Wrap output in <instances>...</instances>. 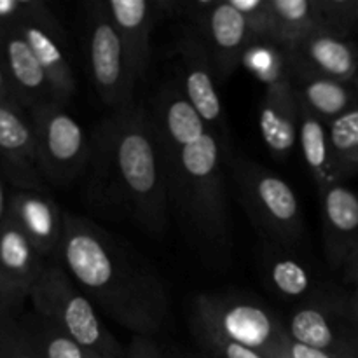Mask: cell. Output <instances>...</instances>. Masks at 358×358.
<instances>
[{"mask_svg":"<svg viewBox=\"0 0 358 358\" xmlns=\"http://www.w3.org/2000/svg\"><path fill=\"white\" fill-rule=\"evenodd\" d=\"M154 131L161 149H178L198 142L210 131L206 122L198 114L182 91L180 84L164 83L154 100L152 112Z\"/></svg>","mask_w":358,"mask_h":358,"instance_id":"ffe728a7","label":"cell"},{"mask_svg":"<svg viewBox=\"0 0 358 358\" xmlns=\"http://www.w3.org/2000/svg\"><path fill=\"white\" fill-rule=\"evenodd\" d=\"M191 329L199 348L205 352V355L208 358H266L261 353L247 348V346H241L238 343L222 338L220 334L213 332L212 329L192 324V322Z\"/></svg>","mask_w":358,"mask_h":358,"instance_id":"4dcf8cb0","label":"cell"},{"mask_svg":"<svg viewBox=\"0 0 358 358\" xmlns=\"http://www.w3.org/2000/svg\"><path fill=\"white\" fill-rule=\"evenodd\" d=\"M13 27L20 30L34 55L37 56L52 87L56 103L66 107L76 94L77 80L70 63L65 34L58 17L49 10L45 3L41 13Z\"/></svg>","mask_w":358,"mask_h":358,"instance_id":"7c38bea8","label":"cell"},{"mask_svg":"<svg viewBox=\"0 0 358 358\" xmlns=\"http://www.w3.org/2000/svg\"><path fill=\"white\" fill-rule=\"evenodd\" d=\"M37 317L51 324L87 352L105 358H122L124 346L101 322L90 297L77 287L58 261L45 264L30 294Z\"/></svg>","mask_w":358,"mask_h":358,"instance_id":"277c9868","label":"cell"},{"mask_svg":"<svg viewBox=\"0 0 358 358\" xmlns=\"http://www.w3.org/2000/svg\"><path fill=\"white\" fill-rule=\"evenodd\" d=\"M238 199L264 240L283 248L299 245L304 222L294 189L273 171L247 157L229 161Z\"/></svg>","mask_w":358,"mask_h":358,"instance_id":"5b68a950","label":"cell"},{"mask_svg":"<svg viewBox=\"0 0 358 358\" xmlns=\"http://www.w3.org/2000/svg\"><path fill=\"white\" fill-rule=\"evenodd\" d=\"M259 129L275 159H287L299 135V101L292 80L264 87L259 107Z\"/></svg>","mask_w":358,"mask_h":358,"instance_id":"44dd1931","label":"cell"},{"mask_svg":"<svg viewBox=\"0 0 358 358\" xmlns=\"http://www.w3.org/2000/svg\"><path fill=\"white\" fill-rule=\"evenodd\" d=\"M86 28L87 62L94 90L112 112L129 107L135 103L133 94L138 79L103 0L86 6Z\"/></svg>","mask_w":358,"mask_h":358,"instance_id":"9c48e42d","label":"cell"},{"mask_svg":"<svg viewBox=\"0 0 358 358\" xmlns=\"http://www.w3.org/2000/svg\"><path fill=\"white\" fill-rule=\"evenodd\" d=\"M177 51L180 56V87L192 107L198 110L210 131L219 138L226 159H233L231 152L229 128H227L226 112L222 98L217 90V72L208 48L201 35L191 24L182 27L177 38Z\"/></svg>","mask_w":358,"mask_h":358,"instance_id":"30bf717a","label":"cell"},{"mask_svg":"<svg viewBox=\"0 0 358 358\" xmlns=\"http://www.w3.org/2000/svg\"><path fill=\"white\" fill-rule=\"evenodd\" d=\"M343 280L352 283V285L358 283V245L353 248V252L346 259L345 266H343Z\"/></svg>","mask_w":358,"mask_h":358,"instance_id":"d590c367","label":"cell"},{"mask_svg":"<svg viewBox=\"0 0 358 358\" xmlns=\"http://www.w3.org/2000/svg\"><path fill=\"white\" fill-rule=\"evenodd\" d=\"M9 198L10 194L7 192L6 178L0 173V226H2V222L7 219V215H9Z\"/></svg>","mask_w":358,"mask_h":358,"instance_id":"74e56055","label":"cell"},{"mask_svg":"<svg viewBox=\"0 0 358 358\" xmlns=\"http://www.w3.org/2000/svg\"><path fill=\"white\" fill-rule=\"evenodd\" d=\"M13 315H20V311L13 306L9 296H7L6 285H3V280L0 276V318L3 317H13Z\"/></svg>","mask_w":358,"mask_h":358,"instance_id":"8d00e7d4","label":"cell"},{"mask_svg":"<svg viewBox=\"0 0 358 358\" xmlns=\"http://www.w3.org/2000/svg\"><path fill=\"white\" fill-rule=\"evenodd\" d=\"M0 100H13L16 101L13 93V87H10L9 80H7L6 73H3L2 66H0Z\"/></svg>","mask_w":358,"mask_h":358,"instance_id":"f35d334b","label":"cell"},{"mask_svg":"<svg viewBox=\"0 0 358 358\" xmlns=\"http://www.w3.org/2000/svg\"><path fill=\"white\" fill-rule=\"evenodd\" d=\"M42 0H0V27L17 24L44 9Z\"/></svg>","mask_w":358,"mask_h":358,"instance_id":"d6a6232c","label":"cell"},{"mask_svg":"<svg viewBox=\"0 0 358 358\" xmlns=\"http://www.w3.org/2000/svg\"><path fill=\"white\" fill-rule=\"evenodd\" d=\"M271 7V41L280 48L294 44L322 27L317 0H269Z\"/></svg>","mask_w":358,"mask_h":358,"instance_id":"d4e9b609","label":"cell"},{"mask_svg":"<svg viewBox=\"0 0 358 358\" xmlns=\"http://www.w3.org/2000/svg\"><path fill=\"white\" fill-rule=\"evenodd\" d=\"M285 358H341L336 357L332 353L322 352V350L311 348V346L303 345V343L294 341L289 336V341H287V350H285Z\"/></svg>","mask_w":358,"mask_h":358,"instance_id":"e575fe53","label":"cell"},{"mask_svg":"<svg viewBox=\"0 0 358 358\" xmlns=\"http://www.w3.org/2000/svg\"><path fill=\"white\" fill-rule=\"evenodd\" d=\"M45 257L38 254L27 234L7 217L0 226V276L7 296L17 311L30 299L34 285L44 271Z\"/></svg>","mask_w":358,"mask_h":358,"instance_id":"d6986e66","label":"cell"},{"mask_svg":"<svg viewBox=\"0 0 358 358\" xmlns=\"http://www.w3.org/2000/svg\"><path fill=\"white\" fill-rule=\"evenodd\" d=\"M325 259L332 269H343L358 245V191L343 182L318 189Z\"/></svg>","mask_w":358,"mask_h":358,"instance_id":"2e32d148","label":"cell"},{"mask_svg":"<svg viewBox=\"0 0 358 358\" xmlns=\"http://www.w3.org/2000/svg\"><path fill=\"white\" fill-rule=\"evenodd\" d=\"M86 198L128 215L152 236L170 226V198L150 112L133 103L101 119L91 136Z\"/></svg>","mask_w":358,"mask_h":358,"instance_id":"7a4b0ae2","label":"cell"},{"mask_svg":"<svg viewBox=\"0 0 358 358\" xmlns=\"http://www.w3.org/2000/svg\"><path fill=\"white\" fill-rule=\"evenodd\" d=\"M324 30L339 37H348L350 30L358 24V0H317Z\"/></svg>","mask_w":358,"mask_h":358,"instance_id":"f546056e","label":"cell"},{"mask_svg":"<svg viewBox=\"0 0 358 358\" xmlns=\"http://www.w3.org/2000/svg\"><path fill=\"white\" fill-rule=\"evenodd\" d=\"M241 65L252 73L264 87L292 80L289 59L285 51L271 41H254L243 55Z\"/></svg>","mask_w":358,"mask_h":358,"instance_id":"4316f807","label":"cell"},{"mask_svg":"<svg viewBox=\"0 0 358 358\" xmlns=\"http://www.w3.org/2000/svg\"><path fill=\"white\" fill-rule=\"evenodd\" d=\"M292 86L301 107L327 124L358 107V87L353 80L292 73Z\"/></svg>","mask_w":358,"mask_h":358,"instance_id":"7402d4cb","label":"cell"},{"mask_svg":"<svg viewBox=\"0 0 358 358\" xmlns=\"http://www.w3.org/2000/svg\"><path fill=\"white\" fill-rule=\"evenodd\" d=\"M297 143L301 145L303 159L310 170L318 189L327 187L334 182H341L332 159L331 142H329L327 122L315 117L311 112L299 105V135Z\"/></svg>","mask_w":358,"mask_h":358,"instance_id":"cb8c5ba5","label":"cell"},{"mask_svg":"<svg viewBox=\"0 0 358 358\" xmlns=\"http://www.w3.org/2000/svg\"><path fill=\"white\" fill-rule=\"evenodd\" d=\"M192 324L212 329L229 341L266 358H285V322L261 301L241 294H199L192 301Z\"/></svg>","mask_w":358,"mask_h":358,"instance_id":"8992f818","label":"cell"},{"mask_svg":"<svg viewBox=\"0 0 358 358\" xmlns=\"http://www.w3.org/2000/svg\"><path fill=\"white\" fill-rule=\"evenodd\" d=\"M352 318H353V325H355V332L358 336V283L353 285L352 290Z\"/></svg>","mask_w":358,"mask_h":358,"instance_id":"ab89813d","label":"cell"},{"mask_svg":"<svg viewBox=\"0 0 358 358\" xmlns=\"http://www.w3.org/2000/svg\"><path fill=\"white\" fill-rule=\"evenodd\" d=\"M34 124L42 177L55 185H69L86 175L91 138L63 105L44 103L28 112Z\"/></svg>","mask_w":358,"mask_h":358,"instance_id":"ba28073f","label":"cell"},{"mask_svg":"<svg viewBox=\"0 0 358 358\" xmlns=\"http://www.w3.org/2000/svg\"><path fill=\"white\" fill-rule=\"evenodd\" d=\"M231 2L247 20L254 41H271L273 24L269 0H231Z\"/></svg>","mask_w":358,"mask_h":358,"instance_id":"1f68e13d","label":"cell"},{"mask_svg":"<svg viewBox=\"0 0 358 358\" xmlns=\"http://www.w3.org/2000/svg\"><path fill=\"white\" fill-rule=\"evenodd\" d=\"M0 358H41L27 318H0Z\"/></svg>","mask_w":358,"mask_h":358,"instance_id":"f1b7e54d","label":"cell"},{"mask_svg":"<svg viewBox=\"0 0 358 358\" xmlns=\"http://www.w3.org/2000/svg\"><path fill=\"white\" fill-rule=\"evenodd\" d=\"M297 343L341 358H358V336L352 318V292L322 285L310 299L294 308L285 322Z\"/></svg>","mask_w":358,"mask_h":358,"instance_id":"52a82bcc","label":"cell"},{"mask_svg":"<svg viewBox=\"0 0 358 358\" xmlns=\"http://www.w3.org/2000/svg\"><path fill=\"white\" fill-rule=\"evenodd\" d=\"M7 217L27 234L42 257L56 255L62 243L65 212L48 192L14 189Z\"/></svg>","mask_w":358,"mask_h":358,"instance_id":"ac0fdd59","label":"cell"},{"mask_svg":"<svg viewBox=\"0 0 358 358\" xmlns=\"http://www.w3.org/2000/svg\"><path fill=\"white\" fill-rule=\"evenodd\" d=\"M171 213L203 247L224 250L231 222L224 180V154L212 131L178 149H161Z\"/></svg>","mask_w":358,"mask_h":358,"instance_id":"3957f363","label":"cell"},{"mask_svg":"<svg viewBox=\"0 0 358 358\" xmlns=\"http://www.w3.org/2000/svg\"><path fill=\"white\" fill-rule=\"evenodd\" d=\"M0 66L13 87L14 98L27 112L55 101L44 69L28 42L13 24L0 27Z\"/></svg>","mask_w":358,"mask_h":358,"instance_id":"4fadbf2b","label":"cell"},{"mask_svg":"<svg viewBox=\"0 0 358 358\" xmlns=\"http://www.w3.org/2000/svg\"><path fill=\"white\" fill-rule=\"evenodd\" d=\"M0 173L14 189L48 192L30 114L13 100H0Z\"/></svg>","mask_w":358,"mask_h":358,"instance_id":"8fae6325","label":"cell"},{"mask_svg":"<svg viewBox=\"0 0 358 358\" xmlns=\"http://www.w3.org/2000/svg\"><path fill=\"white\" fill-rule=\"evenodd\" d=\"M30 331L41 358H105L84 350L73 339L38 317L30 322Z\"/></svg>","mask_w":358,"mask_h":358,"instance_id":"83f0119b","label":"cell"},{"mask_svg":"<svg viewBox=\"0 0 358 358\" xmlns=\"http://www.w3.org/2000/svg\"><path fill=\"white\" fill-rule=\"evenodd\" d=\"M290 72L355 80L358 76V52L346 37L318 28L292 48L283 49Z\"/></svg>","mask_w":358,"mask_h":358,"instance_id":"9a60e30c","label":"cell"},{"mask_svg":"<svg viewBox=\"0 0 358 358\" xmlns=\"http://www.w3.org/2000/svg\"><path fill=\"white\" fill-rule=\"evenodd\" d=\"M105 10L121 35L133 72L140 80L145 77L152 55L154 27L166 14V0H103Z\"/></svg>","mask_w":358,"mask_h":358,"instance_id":"e0dca14e","label":"cell"},{"mask_svg":"<svg viewBox=\"0 0 358 358\" xmlns=\"http://www.w3.org/2000/svg\"><path fill=\"white\" fill-rule=\"evenodd\" d=\"M192 28L208 48L219 83L229 79L241 66L243 55L254 42L247 20L231 0H217L201 23Z\"/></svg>","mask_w":358,"mask_h":358,"instance_id":"5bb4252c","label":"cell"},{"mask_svg":"<svg viewBox=\"0 0 358 358\" xmlns=\"http://www.w3.org/2000/svg\"><path fill=\"white\" fill-rule=\"evenodd\" d=\"M122 358H173L150 336H133L124 346Z\"/></svg>","mask_w":358,"mask_h":358,"instance_id":"836d02e7","label":"cell"},{"mask_svg":"<svg viewBox=\"0 0 358 358\" xmlns=\"http://www.w3.org/2000/svg\"><path fill=\"white\" fill-rule=\"evenodd\" d=\"M262 271L268 289L285 301L303 303L322 287L317 285L313 273L306 264L287 252H280L275 243H271V248L264 255Z\"/></svg>","mask_w":358,"mask_h":358,"instance_id":"603a6c76","label":"cell"},{"mask_svg":"<svg viewBox=\"0 0 358 358\" xmlns=\"http://www.w3.org/2000/svg\"><path fill=\"white\" fill-rule=\"evenodd\" d=\"M56 261L96 310L133 336H156L170 315L161 276L135 248L91 219L65 212Z\"/></svg>","mask_w":358,"mask_h":358,"instance_id":"6da1fadb","label":"cell"},{"mask_svg":"<svg viewBox=\"0 0 358 358\" xmlns=\"http://www.w3.org/2000/svg\"><path fill=\"white\" fill-rule=\"evenodd\" d=\"M332 159L339 180L358 171V107L327 124Z\"/></svg>","mask_w":358,"mask_h":358,"instance_id":"484cf974","label":"cell"}]
</instances>
